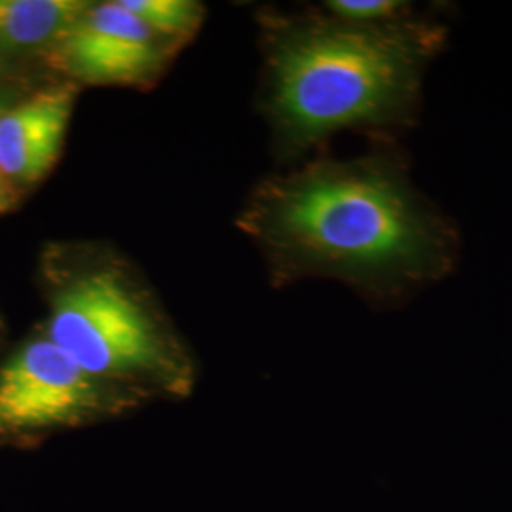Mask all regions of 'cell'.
Wrapping results in <instances>:
<instances>
[{"label": "cell", "mask_w": 512, "mask_h": 512, "mask_svg": "<svg viewBox=\"0 0 512 512\" xmlns=\"http://www.w3.org/2000/svg\"><path fill=\"white\" fill-rule=\"evenodd\" d=\"M243 222L277 279L329 275L374 302H404L458 264L456 224L418 192L406 154L391 145L270 179Z\"/></svg>", "instance_id": "6da1fadb"}, {"label": "cell", "mask_w": 512, "mask_h": 512, "mask_svg": "<svg viewBox=\"0 0 512 512\" xmlns=\"http://www.w3.org/2000/svg\"><path fill=\"white\" fill-rule=\"evenodd\" d=\"M446 44L439 21H275L268 48V112L281 147L302 152L340 129L393 137L412 128L421 82Z\"/></svg>", "instance_id": "7a4b0ae2"}, {"label": "cell", "mask_w": 512, "mask_h": 512, "mask_svg": "<svg viewBox=\"0 0 512 512\" xmlns=\"http://www.w3.org/2000/svg\"><path fill=\"white\" fill-rule=\"evenodd\" d=\"M50 300L48 338L101 384H188L181 351L126 266L82 256L59 274Z\"/></svg>", "instance_id": "3957f363"}, {"label": "cell", "mask_w": 512, "mask_h": 512, "mask_svg": "<svg viewBox=\"0 0 512 512\" xmlns=\"http://www.w3.org/2000/svg\"><path fill=\"white\" fill-rule=\"evenodd\" d=\"M110 399L101 384L44 336L0 368V437H18L99 416Z\"/></svg>", "instance_id": "277c9868"}, {"label": "cell", "mask_w": 512, "mask_h": 512, "mask_svg": "<svg viewBox=\"0 0 512 512\" xmlns=\"http://www.w3.org/2000/svg\"><path fill=\"white\" fill-rule=\"evenodd\" d=\"M175 50L177 44L156 35L120 2H103L88 6L48 61L74 84L147 86Z\"/></svg>", "instance_id": "5b68a950"}, {"label": "cell", "mask_w": 512, "mask_h": 512, "mask_svg": "<svg viewBox=\"0 0 512 512\" xmlns=\"http://www.w3.org/2000/svg\"><path fill=\"white\" fill-rule=\"evenodd\" d=\"M78 86L44 88L0 114V173L16 188L38 183L63 147Z\"/></svg>", "instance_id": "8992f818"}, {"label": "cell", "mask_w": 512, "mask_h": 512, "mask_svg": "<svg viewBox=\"0 0 512 512\" xmlns=\"http://www.w3.org/2000/svg\"><path fill=\"white\" fill-rule=\"evenodd\" d=\"M88 6L76 0H0V52L50 54Z\"/></svg>", "instance_id": "52a82bcc"}, {"label": "cell", "mask_w": 512, "mask_h": 512, "mask_svg": "<svg viewBox=\"0 0 512 512\" xmlns=\"http://www.w3.org/2000/svg\"><path fill=\"white\" fill-rule=\"evenodd\" d=\"M120 4L177 46L198 31L203 19L202 4L190 0H120Z\"/></svg>", "instance_id": "ba28073f"}, {"label": "cell", "mask_w": 512, "mask_h": 512, "mask_svg": "<svg viewBox=\"0 0 512 512\" xmlns=\"http://www.w3.org/2000/svg\"><path fill=\"white\" fill-rule=\"evenodd\" d=\"M412 4L403 0H332L327 10L334 18L353 23H384L412 14Z\"/></svg>", "instance_id": "9c48e42d"}, {"label": "cell", "mask_w": 512, "mask_h": 512, "mask_svg": "<svg viewBox=\"0 0 512 512\" xmlns=\"http://www.w3.org/2000/svg\"><path fill=\"white\" fill-rule=\"evenodd\" d=\"M18 202V188L8 183L0 173V215L8 213Z\"/></svg>", "instance_id": "30bf717a"}, {"label": "cell", "mask_w": 512, "mask_h": 512, "mask_svg": "<svg viewBox=\"0 0 512 512\" xmlns=\"http://www.w3.org/2000/svg\"><path fill=\"white\" fill-rule=\"evenodd\" d=\"M6 109H8V107H6V103H4V101H2V97H0V114H2Z\"/></svg>", "instance_id": "8fae6325"}]
</instances>
